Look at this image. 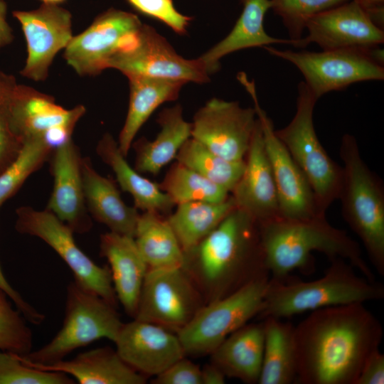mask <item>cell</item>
<instances>
[{"label":"cell","instance_id":"cell-1","mask_svg":"<svg viewBox=\"0 0 384 384\" xmlns=\"http://www.w3.org/2000/svg\"><path fill=\"white\" fill-rule=\"evenodd\" d=\"M383 335L381 324L364 303L310 311L294 327L295 383L355 384Z\"/></svg>","mask_w":384,"mask_h":384},{"label":"cell","instance_id":"cell-2","mask_svg":"<svg viewBox=\"0 0 384 384\" xmlns=\"http://www.w3.org/2000/svg\"><path fill=\"white\" fill-rule=\"evenodd\" d=\"M182 269L198 288L205 304L225 297L255 279L270 277L259 223L236 208L184 252Z\"/></svg>","mask_w":384,"mask_h":384},{"label":"cell","instance_id":"cell-3","mask_svg":"<svg viewBox=\"0 0 384 384\" xmlns=\"http://www.w3.org/2000/svg\"><path fill=\"white\" fill-rule=\"evenodd\" d=\"M259 228L271 279L285 281L296 270L312 272V252L317 251L329 260L341 258L347 261L364 277L375 281L358 243L345 230L331 225L325 215L297 220L277 218L260 223Z\"/></svg>","mask_w":384,"mask_h":384},{"label":"cell","instance_id":"cell-4","mask_svg":"<svg viewBox=\"0 0 384 384\" xmlns=\"http://www.w3.org/2000/svg\"><path fill=\"white\" fill-rule=\"evenodd\" d=\"M325 274L316 280L276 281L270 278L262 308L258 314L283 319L319 309L380 300L384 287L376 281L357 275L354 267L343 259L330 260Z\"/></svg>","mask_w":384,"mask_h":384},{"label":"cell","instance_id":"cell-5","mask_svg":"<svg viewBox=\"0 0 384 384\" xmlns=\"http://www.w3.org/2000/svg\"><path fill=\"white\" fill-rule=\"evenodd\" d=\"M339 154L343 163L338 199L343 218L361 240L370 262L384 275V186L363 160L354 136L345 134Z\"/></svg>","mask_w":384,"mask_h":384},{"label":"cell","instance_id":"cell-6","mask_svg":"<svg viewBox=\"0 0 384 384\" xmlns=\"http://www.w3.org/2000/svg\"><path fill=\"white\" fill-rule=\"evenodd\" d=\"M116 306L74 279L67 287L61 329L47 344L20 359L27 366H46L100 338L114 342L123 325Z\"/></svg>","mask_w":384,"mask_h":384},{"label":"cell","instance_id":"cell-7","mask_svg":"<svg viewBox=\"0 0 384 384\" xmlns=\"http://www.w3.org/2000/svg\"><path fill=\"white\" fill-rule=\"evenodd\" d=\"M297 90L294 117L274 133L304 172L313 190L317 210L325 215L338 198L343 168L329 156L316 135L313 115L318 100L304 82L299 83Z\"/></svg>","mask_w":384,"mask_h":384},{"label":"cell","instance_id":"cell-8","mask_svg":"<svg viewBox=\"0 0 384 384\" xmlns=\"http://www.w3.org/2000/svg\"><path fill=\"white\" fill-rule=\"evenodd\" d=\"M270 277L255 279L233 292L205 304L176 334L185 355H210L232 333L260 314Z\"/></svg>","mask_w":384,"mask_h":384},{"label":"cell","instance_id":"cell-9","mask_svg":"<svg viewBox=\"0 0 384 384\" xmlns=\"http://www.w3.org/2000/svg\"><path fill=\"white\" fill-rule=\"evenodd\" d=\"M263 48L297 67L317 100L329 92L342 90L356 82L384 79L383 50L379 46L321 52L282 50L268 46Z\"/></svg>","mask_w":384,"mask_h":384},{"label":"cell","instance_id":"cell-10","mask_svg":"<svg viewBox=\"0 0 384 384\" xmlns=\"http://www.w3.org/2000/svg\"><path fill=\"white\" fill-rule=\"evenodd\" d=\"M16 230L37 237L53 248L73 273L74 280L117 306V299L108 266H100L78 246L72 229L48 210L31 206L16 210Z\"/></svg>","mask_w":384,"mask_h":384},{"label":"cell","instance_id":"cell-11","mask_svg":"<svg viewBox=\"0 0 384 384\" xmlns=\"http://www.w3.org/2000/svg\"><path fill=\"white\" fill-rule=\"evenodd\" d=\"M142 25L136 14L110 8L73 36L64 49V59L80 76H96L108 68L114 55L137 43Z\"/></svg>","mask_w":384,"mask_h":384},{"label":"cell","instance_id":"cell-12","mask_svg":"<svg viewBox=\"0 0 384 384\" xmlns=\"http://www.w3.org/2000/svg\"><path fill=\"white\" fill-rule=\"evenodd\" d=\"M204 304L201 294L182 267L149 268L134 319L177 333Z\"/></svg>","mask_w":384,"mask_h":384},{"label":"cell","instance_id":"cell-13","mask_svg":"<svg viewBox=\"0 0 384 384\" xmlns=\"http://www.w3.org/2000/svg\"><path fill=\"white\" fill-rule=\"evenodd\" d=\"M240 83L252 97L261 124L265 148L277 189L279 217L297 220L321 215L317 210L315 196L306 176L276 136L272 121L260 105L255 82L245 77Z\"/></svg>","mask_w":384,"mask_h":384},{"label":"cell","instance_id":"cell-14","mask_svg":"<svg viewBox=\"0 0 384 384\" xmlns=\"http://www.w3.org/2000/svg\"><path fill=\"white\" fill-rule=\"evenodd\" d=\"M108 68L120 71L127 78L145 76L206 83L209 74L199 59H186L178 54L166 39L149 25H142L137 43L114 55Z\"/></svg>","mask_w":384,"mask_h":384},{"label":"cell","instance_id":"cell-15","mask_svg":"<svg viewBox=\"0 0 384 384\" xmlns=\"http://www.w3.org/2000/svg\"><path fill=\"white\" fill-rule=\"evenodd\" d=\"M257 121L254 107L215 97L196 112L191 137L225 159L243 161Z\"/></svg>","mask_w":384,"mask_h":384},{"label":"cell","instance_id":"cell-16","mask_svg":"<svg viewBox=\"0 0 384 384\" xmlns=\"http://www.w3.org/2000/svg\"><path fill=\"white\" fill-rule=\"evenodd\" d=\"M12 15L20 23L26 42L27 58L20 74L44 81L55 55L73 37L72 14L60 5L42 4L36 9L14 11Z\"/></svg>","mask_w":384,"mask_h":384},{"label":"cell","instance_id":"cell-17","mask_svg":"<svg viewBox=\"0 0 384 384\" xmlns=\"http://www.w3.org/2000/svg\"><path fill=\"white\" fill-rule=\"evenodd\" d=\"M83 105L67 110L55 98L33 87L18 84L12 104V128L23 144L43 138L54 148L72 138L79 119L85 113Z\"/></svg>","mask_w":384,"mask_h":384},{"label":"cell","instance_id":"cell-18","mask_svg":"<svg viewBox=\"0 0 384 384\" xmlns=\"http://www.w3.org/2000/svg\"><path fill=\"white\" fill-rule=\"evenodd\" d=\"M308 31L296 48L316 43L323 50L349 48H375L384 42V31L355 1L351 0L310 18Z\"/></svg>","mask_w":384,"mask_h":384},{"label":"cell","instance_id":"cell-19","mask_svg":"<svg viewBox=\"0 0 384 384\" xmlns=\"http://www.w3.org/2000/svg\"><path fill=\"white\" fill-rule=\"evenodd\" d=\"M121 358L144 376H156L186 356L176 333L134 319L123 324L114 342Z\"/></svg>","mask_w":384,"mask_h":384},{"label":"cell","instance_id":"cell-20","mask_svg":"<svg viewBox=\"0 0 384 384\" xmlns=\"http://www.w3.org/2000/svg\"><path fill=\"white\" fill-rule=\"evenodd\" d=\"M82 158L72 138L54 148L49 159L53 187L46 206L78 234L89 232L92 226L85 200Z\"/></svg>","mask_w":384,"mask_h":384},{"label":"cell","instance_id":"cell-21","mask_svg":"<svg viewBox=\"0 0 384 384\" xmlns=\"http://www.w3.org/2000/svg\"><path fill=\"white\" fill-rule=\"evenodd\" d=\"M245 162L243 173L230 192L237 208L259 223L280 218L276 186L258 118Z\"/></svg>","mask_w":384,"mask_h":384},{"label":"cell","instance_id":"cell-22","mask_svg":"<svg viewBox=\"0 0 384 384\" xmlns=\"http://www.w3.org/2000/svg\"><path fill=\"white\" fill-rule=\"evenodd\" d=\"M100 252L110 265L118 302L125 312L134 319L142 285L149 270L134 238L111 231L102 234Z\"/></svg>","mask_w":384,"mask_h":384},{"label":"cell","instance_id":"cell-23","mask_svg":"<svg viewBox=\"0 0 384 384\" xmlns=\"http://www.w3.org/2000/svg\"><path fill=\"white\" fill-rule=\"evenodd\" d=\"M81 170L85 204L91 217L111 232L134 238L138 210L124 203L115 183L100 175L89 157L82 158Z\"/></svg>","mask_w":384,"mask_h":384},{"label":"cell","instance_id":"cell-24","mask_svg":"<svg viewBox=\"0 0 384 384\" xmlns=\"http://www.w3.org/2000/svg\"><path fill=\"white\" fill-rule=\"evenodd\" d=\"M40 370L63 372L80 384H144L146 377L137 372L119 356L116 349L99 347L78 354L71 360H60Z\"/></svg>","mask_w":384,"mask_h":384},{"label":"cell","instance_id":"cell-25","mask_svg":"<svg viewBox=\"0 0 384 384\" xmlns=\"http://www.w3.org/2000/svg\"><path fill=\"white\" fill-rule=\"evenodd\" d=\"M242 13L230 32L198 58L209 75L220 69V60L240 50L270 44H289L293 40L278 38L268 35L264 28V18L271 9V0H240Z\"/></svg>","mask_w":384,"mask_h":384},{"label":"cell","instance_id":"cell-26","mask_svg":"<svg viewBox=\"0 0 384 384\" xmlns=\"http://www.w3.org/2000/svg\"><path fill=\"white\" fill-rule=\"evenodd\" d=\"M265 343L264 322L246 324L229 335L210 355L226 377L258 383Z\"/></svg>","mask_w":384,"mask_h":384},{"label":"cell","instance_id":"cell-27","mask_svg":"<svg viewBox=\"0 0 384 384\" xmlns=\"http://www.w3.org/2000/svg\"><path fill=\"white\" fill-rule=\"evenodd\" d=\"M156 121L161 129L154 140L142 138L132 145L136 152L134 169L140 174H158L191 137V123L183 119L179 104L162 110Z\"/></svg>","mask_w":384,"mask_h":384},{"label":"cell","instance_id":"cell-28","mask_svg":"<svg viewBox=\"0 0 384 384\" xmlns=\"http://www.w3.org/2000/svg\"><path fill=\"white\" fill-rule=\"evenodd\" d=\"M128 110L117 141L119 149L127 157L134 139L151 114L163 103L176 100L186 82L182 81L132 76Z\"/></svg>","mask_w":384,"mask_h":384},{"label":"cell","instance_id":"cell-29","mask_svg":"<svg viewBox=\"0 0 384 384\" xmlns=\"http://www.w3.org/2000/svg\"><path fill=\"white\" fill-rule=\"evenodd\" d=\"M96 152L111 168L120 188L132 196L137 210L166 214L175 206L159 183L145 178L128 164L112 134L105 133L102 137L97 143Z\"/></svg>","mask_w":384,"mask_h":384},{"label":"cell","instance_id":"cell-30","mask_svg":"<svg viewBox=\"0 0 384 384\" xmlns=\"http://www.w3.org/2000/svg\"><path fill=\"white\" fill-rule=\"evenodd\" d=\"M134 238L149 268L182 267L184 252L167 218L161 214L154 211L140 214Z\"/></svg>","mask_w":384,"mask_h":384},{"label":"cell","instance_id":"cell-31","mask_svg":"<svg viewBox=\"0 0 384 384\" xmlns=\"http://www.w3.org/2000/svg\"><path fill=\"white\" fill-rule=\"evenodd\" d=\"M264 352L260 384L295 383L297 375L294 326L280 319H263Z\"/></svg>","mask_w":384,"mask_h":384},{"label":"cell","instance_id":"cell-32","mask_svg":"<svg viewBox=\"0 0 384 384\" xmlns=\"http://www.w3.org/2000/svg\"><path fill=\"white\" fill-rule=\"evenodd\" d=\"M176 206L167 220L184 252L207 236L237 208L231 195L221 202L193 201Z\"/></svg>","mask_w":384,"mask_h":384},{"label":"cell","instance_id":"cell-33","mask_svg":"<svg viewBox=\"0 0 384 384\" xmlns=\"http://www.w3.org/2000/svg\"><path fill=\"white\" fill-rule=\"evenodd\" d=\"M176 159L230 193L245 165V160L230 161L220 156L192 137L181 146Z\"/></svg>","mask_w":384,"mask_h":384},{"label":"cell","instance_id":"cell-34","mask_svg":"<svg viewBox=\"0 0 384 384\" xmlns=\"http://www.w3.org/2000/svg\"><path fill=\"white\" fill-rule=\"evenodd\" d=\"M159 185L175 205L193 201L221 202L230 196L226 189L178 161Z\"/></svg>","mask_w":384,"mask_h":384},{"label":"cell","instance_id":"cell-35","mask_svg":"<svg viewBox=\"0 0 384 384\" xmlns=\"http://www.w3.org/2000/svg\"><path fill=\"white\" fill-rule=\"evenodd\" d=\"M54 147L45 139L28 140L16 158L0 174V208L26 179L50 159Z\"/></svg>","mask_w":384,"mask_h":384},{"label":"cell","instance_id":"cell-36","mask_svg":"<svg viewBox=\"0 0 384 384\" xmlns=\"http://www.w3.org/2000/svg\"><path fill=\"white\" fill-rule=\"evenodd\" d=\"M26 320L0 289V350L20 356L32 351L33 333Z\"/></svg>","mask_w":384,"mask_h":384},{"label":"cell","instance_id":"cell-37","mask_svg":"<svg viewBox=\"0 0 384 384\" xmlns=\"http://www.w3.org/2000/svg\"><path fill=\"white\" fill-rule=\"evenodd\" d=\"M351 0H271V9L287 29L294 46L302 38L306 23L312 16Z\"/></svg>","mask_w":384,"mask_h":384},{"label":"cell","instance_id":"cell-38","mask_svg":"<svg viewBox=\"0 0 384 384\" xmlns=\"http://www.w3.org/2000/svg\"><path fill=\"white\" fill-rule=\"evenodd\" d=\"M17 85L15 76L0 70V174L16 158L23 145L12 128V104Z\"/></svg>","mask_w":384,"mask_h":384},{"label":"cell","instance_id":"cell-39","mask_svg":"<svg viewBox=\"0 0 384 384\" xmlns=\"http://www.w3.org/2000/svg\"><path fill=\"white\" fill-rule=\"evenodd\" d=\"M68 375L26 365L18 354L0 350V384H73Z\"/></svg>","mask_w":384,"mask_h":384},{"label":"cell","instance_id":"cell-40","mask_svg":"<svg viewBox=\"0 0 384 384\" xmlns=\"http://www.w3.org/2000/svg\"><path fill=\"white\" fill-rule=\"evenodd\" d=\"M138 13L166 25L178 35H186L193 18L180 13L172 0H125Z\"/></svg>","mask_w":384,"mask_h":384},{"label":"cell","instance_id":"cell-41","mask_svg":"<svg viewBox=\"0 0 384 384\" xmlns=\"http://www.w3.org/2000/svg\"><path fill=\"white\" fill-rule=\"evenodd\" d=\"M186 357L178 360L155 376L152 383L155 384H202L201 369Z\"/></svg>","mask_w":384,"mask_h":384},{"label":"cell","instance_id":"cell-42","mask_svg":"<svg viewBox=\"0 0 384 384\" xmlns=\"http://www.w3.org/2000/svg\"><path fill=\"white\" fill-rule=\"evenodd\" d=\"M0 289L3 290L14 304L15 307L20 311L25 319L34 325L41 324L45 315L31 305L22 296L12 287L6 278L0 265Z\"/></svg>","mask_w":384,"mask_h":384},{"label":"cell","instance_id":"cell-43","mask_svg":"<svg viewBox=\"0 0 384 384\" xmlns=\"http://www.w3.org/2000/svg\"><path fill=\"white\" fill-rule=\"evenodd\" d=\"M384 355L379 348L366 359L355 384H383Z\"/></svg>","mask_w":384,"mask_h":384},{"label":"cell","instance_id":"cell-44","mask_svg":"<svg viewBox=\"0 0 384 384\" xmlns=\"http://www.w3.org/2000/svg\"><path fill=\"white\" fill-rule=\"evenodd\" d=\"M369 15L373 22L383 29L384 0H353Z\"/></svg>","mask_w":384,"mask_h":384},{"label":"cell","instance_id":"cell-45","mask_svg":"<svg viewBox=\"0 0 384 384\" xmlns=\"http://www.w3.org/2000/svg\"><path fill=\"white\" fill-rule=\"evenodd\" d=\"M7 5L0 0V49L11 44L14 38L12 28L6 19Z\"/></svg>","mask_w":384,"mask_h":384},{"label":"cell","instance_id":"cell-46","mask_svg":"<svg viewBox=\"0 0 384 384\" xmlns=\"http://www.w3.org/2000/svg\"><path fill=\"white\" fill-rule=\"evenodd\" d=\"M225 378L224 373L213 363L201 369L202 384H223Z\"/></svg>","mask_w":384,"mask_h":384},{"label":"cell","instance_id":"cell-47","mask_svg":"<svg viewBox=\"0 0 384 384\" xmlns=\"http://www.w3.org/2000/svg\"><path fill=\"white\" fill-rule=\"evenodd\" d=\"M42 4H49V5H60L67 0H40Z\"/></svg>","mask_w":384,"mask_h":384}]
</instances>
